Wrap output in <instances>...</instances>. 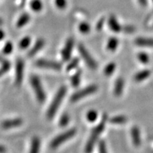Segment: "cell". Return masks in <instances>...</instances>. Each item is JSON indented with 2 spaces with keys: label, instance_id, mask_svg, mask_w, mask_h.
I'll return each mask as SVG.
<instances>
[{
  "label": "cell",
  "instance_id": "31",
  "mask_svg": "<svg viewBox=\"0 0 153 153\" xmlns=\"http://www.w3.org/2000/svg\"><path fill=\"white\" fill-rule=\"evenodd\" d=\"M55 4L57 8L63 9L67 7V0H55Z\"/></svg>",
  "mask_w": 153,
  "mask_h": 153
},
{
  "label": "cell",
  "instance_id": "1",
  "mask_svg": "<svg viewBox=\"0 0 153 153\" xmlns=\"http://www.w3.org/2000/svg\"><path fill=\"white\" fill-rule=\"evenodd\" d=\"M108 117H107V115L104 114L102 117V120L100 122V123L99 124L97 127H95L94 130L91 132L90 137H89V140H88V142L86 145L85 147V152L86 153H91L93 151V149L94 148V145L96 142L97 141V140L99 139V135H101V133L104 131V128H105V124Z\"/></svg>",
  "mask_w": 153,
  "mask_h": 153
},
{
  "label": "cell",
  "instance_id": "28",
  "mask_svg": "<svg viewBox=\"0 0 153 153\" xmlns=\"http://www.w3.org/2000/svg\"><path fill=\"white\" fill-rule=\"evenodd\" d=\"M69 121H70V118H69V116L68 114H64L61 116L60 120V126L61 127H65L68 125Z\"/></svg>",
  "mask_w": 153,
  "mask_h": 153
},
{
  "label": "cell",
  "instance_id": "19",
  "mask_svg": "<svg viewBox=\"0 0 153 153\" xmlns=\"http://www.w3.org/2000/svg\"><path fill=\"white\" fill-rule=\"evenodd\" d=\"M118 45V41L116 38H111L109 41L107 43V50L111 51V52H114L117 48Z\"/></svg>",
  "mask_w": 153,
  "mask_h": 153
},
{
  "label": "cell",
  "instance_id": "25",
  "mask_svg": "<svg viewBox=\"0 0 153 153\" xmlns=\"http://www.w3.org/2000/svg\"><path fill=\"white\" fill-rule=\"evenodd\" d=\"M97 116H98V114H97V112L94 110L89 111L87 113V120H89V122H94L95 120H97Z\"/></svg>",
  "mask_w": 153,
  "mask_h": 153
},
{
  "label": "cell",
  "instance_id": "36",
  "mask_svg": "<svg viewBox=\"0 0 153 153\" xmlns=\"http://www.w3.org/2000/svg\"><path fill=\"white\" fill-rule=\"evenodd\" d=\"M140 4L142 7H145L148 4V1L147 0H138Z\"/></svg>",
  "mask_w": 153,
  "mask_h": 153
},
{
  "label": "cell",
  "instance_id": "20",
  "mask_svg": "<svg viewBox=\"0 0 153 153\" xmlns=\"http://www.w3.org/2000/svg\"><path fill=\"white\" fill-rule=\"evenodd\" d=\"M30 7L33 11L39 12L43 9V3L41 0H32L30 2Z\"/></svg>",
  "mask_w": 153,
  "mask_h": 153
},
{
  "label": "cell",
  "instance_id": "39",
  "mask_svg": "<svg viewBox=\"0 0 153 153\" xmlns=\"http://www.w3.org/2000/svg\"><path fill=\"white\" fill-rule=\"evenodd\" d=\"M0 62H4V58L0 55Z\"/></svg>",
  "mask_w": 153,
  "mask_h": 153
},
{
  "label": "cell",
  "instance_id": "14",
  "mask_svg": "<svg viewBox=\"0 0 153 153\" xmlns=\"http://www.w3.org/2000/svg\"><path fill=\"white\" fill-rule=\"evenodd\" d=\"M135 43L140 47L153 48V38H137L135 40Z\"/></svg>",
  "mask_w": 153,
  "mask_h": 153
},
{
  "label": "cell",
  "instance_id": "24",
  "mask_svg": "<svg viewBox=\"0 0 153 153\" xmlns=\"http://www.w3.org/2000/svg\"><path fill=\"white\" fill-rule=\"evenodd\" d=\"M137 58H138L140 62L143 63V64H148L149 62V60H150L149 55L145 53H140L137 55Z\"/></svg>",
  "mask_w": 153,
  "mask_h": 153
},
{
  "label": "cell",
  "instance_id": "29",
  "mask_svg": "<svg viewBox=\"0 0 153 153\" xmlns=\"http://www.w3.org/2000/svg\"><path fill=\"white\" fill-rule=\"evenodd\" d=\"M10 68V64L9 62H4L2 66L0 68V76H2L5 72H7Z\"/></svg>",
  "mask_w": 153,
  "mask_h": 153
},
{
  "label": "cell",
  "instance_id": "38",
  "mask_svg": "<svg viewBox=\"0 0 153 153\" xmlns=\"http://www.w3.org/2000/svg\"><path fill=\"white\" fill-rule=\"evenodd\" d=\"M6 149L2 145H0V153H5Z\"/></svg>",
  "mask_w": 153,
  "mask_h": 153
},
{
  "label": "cell",
  "instance_id": "30",
  "mask_svg": "<svg viewBox=\"0 0 153 153\" xmlns=\"http://www.w3.org/2000/svg\"><path fill=\"white\" fill-rule=\"evenodd\" d=\"M78 63H79V60L77 58H74V60H72L71 62L68 64V67H67V70L68 71H70V70H73L74 68H75L76 66H77Z\"/></svg>",
  "mask_w": 153,
  "mask_h": 153
},
{
  "label": "cell",
  "instance_id": "2",
  "mask_svg": "<svg viewBox=\"0 0 153 153\" xmlns=\"http://www.w3.org/2000/svg\"><path fill=\"white\" fill-rule=\"evenodd\" d=\"M66 91L67 88L65 87H60V89L57 91L56 95L55 96L54 99H53L52 103H51V106H49L48 110L47 116L49 119H51L55 116V113L57 112L59 106L61 104V102H62L65 96Z\"/></svg>",
  "mask_w": 153,
  "mask_h": 153
},
{
  "label": "cell",
  "instance_id": "10",
  "mask_svg": "<svg viewBox=\"0 0 153 153\" xmlns=\"http://www.w3.org/2000/svg\"><path fill=\"white\" fill-rule=\"evenodd\" d=\"M23 123L22 120L20 118H15V119L12 120H4L1 123V127L4 129H9L13 128L18 127L20 126Z\"/></svg>",
  "mask_w": 153,
  "mask_h": 153
},
{
  "label": "cell",
  "instance_id": "18",
  "mask_svg": "<svg viewBox=\"0 0 153 153\" xmlns=\"http://www.w3.org/2000/svg\"><path fill=\"white\" fill-rule=\"evenodd\" d=\"M40 146H41L40 139L38 137H33V140H32L30 153H39Z\"/></svg>",
  "mask_w": 153,
  "mask_h": 153
},
{
  "label": "cell",
  "instance_id": "41",
  "mask_svg": "<svg viewBox=\"0 0 153 153\" xmlns=\"http://www.w3.org/2000/svg\"><path fill=\"white\" fill-rule=\"evenodd\" d=\"M152 1H153V0H152Z\"/></svg>",
  "mask_w": 153,
  "mask_h": 153
},
{
  "label": "cell",
  "instance_id": "11",
  "mask_svg": "<svg viewBox=\"0 0 153 153\" xmlns=\"http://www.w3.org/2000/svg\"><path fill=\"white\" fill-rule=\"evenodd\" d=\"M108 26H109V28L112 31L115 32V33H118L123 28H122L121 26H120L119 23L117 21L116 17L114 16H111L108 19Z\"/></svg>",
  "mask_w": 153,
  "mask_h": 153
},
{
  "label": "cell",
  "instance_id": "32",
  "mask_svg": "<svg viewBox=\"0 0 153 153\" xmlns=\"http://www.w3.org/2000/svg\"><path fill=\"white\" fill-rule=\"evenodd\" d=\"M12 50H13V45L11 42H8L5 44L4 47L3 51L5 54H9L12 52Z\"/></svg>",
  "mask_w": 153,
  "mask_h": 153
},
{
  "label": "cell",
  "instance_id": "17",
  "mask_svg": "<svg viewBox=\"0 0 153 153\" xmlns=\"http://www.w3.org/2000/svg\"><path fill=\"white\" fill-rule=\"evenodd\" d=\"M30 21V15L27 13H24L22 16L19 17V20L17 21L16 26L18 28H22L26 25Z\"/></svg>",
  "mask_w": 153,
  "mask_h": 153
},
{
  "label": "cell",
  "instance_id": "22",
  "mask_svg": "<svg viewBox=\"0 0 153 153\" xmlns=\"http://www.w3.org/2000/svg\"><path fill=\"white\" fill-rule=\"evenodd\" d=\"M116 70V64L114 62H111L105 67L104 74L106 76H111Z\"/></svg>",
  "mask_w": 153,
  "mask_h": 153
},
{
  "label": "cell",
  "instance_id": "3",
  "mask_svg": "<svg viewBox=\"0 0 153 153\" xmlns=\"http://www.w3.org/2000/svg\"><path fill=\"white\" fill-rule=\"evenodd\" d=\"M76 133V130L74 128L70 129L69 131L65 132L58 136L55 137L51 143V148L52 149H56L57 147L60 146L61 144L64 143L65 141L73 137Z\"/></svg>",
  "mask_w": 153,
  "mask_h": 153
},
{
  "label": "cell",
  "instance_id": "8",
  "mask_svg": "<svg viewBox=\"0 0 153 153\" xmlns=\"http://www.w3.org/2000/svg\"><path fill=\"white\" fill-rule=\"evenodd\" d=\"M24 62L22 59H19L16 65V85L19 86L24 78Z\"/></svg>",
  "mask_w": 153,
  "mask_h": 153
},
{
  "label": "cell",
  "instance_id": "40",
  "mask_svg": "<svg viewBox=\"0 0 153 153\" xmlns=\"http://www.w3.org/2000/svg\"><path fill=\"white\" fill-rule=\"evenodd\" d=\"M2 24V21H1V19H0V25H1Z\"/></svg>",
  "mask_w": 153,
  "mask_h": 153
},
{
  "label": "cell",
  "instance_id": "13",
  "mask_svg": "<svg viewBox=\"0 0 153 153\" xmlns=\"http://www.w3.org/2000/svg\"><path fill=\"white\" fill-rule=\"evenodd\" d=\"M124 88V80L122 77H119L115 82L114 93L116 97H120L122 94Z\"/></svg>",
  "mask_w": 153,
  "mask_h": 153
},
{
  "label": "cell",
  "instance_id": "23",
  "mask_svg": "<svg viewBox=\"0 0 153 153\" xmlns=\"http://www.w3.org/2000/svg\"><path fill=\"white\" fill-rule=\"evenodd\" d=\"M80 79H81V71H77L75 74L72 76L71 82L72 85L74 87H78V85H79L80 83Z\"/></svg>",
  "mask_w": 153,
  "mask_h": 153
},
{
  "label": "cell",
  "instance_id": "4",
  "mask_svg": "<svg viewBox=\"0 0 153 153\" xmlns=\"http://www.w3.org/2000/svg\"><path fill=\"white\" fill-rule=\"evenodd\" d=\"M30 84H31L32 87H33V90L35 91L38 101L40 103H43L45 101L46 97H45V91L43 90V88L42 87L39 78L36 76H31V78H30Z\"/></svg>",
  "mask_w": 153,
  "mask_h": 153
},
{
  "label": "cell",
  "instance_id": "27",
  "mask_svg": "<svg viewBox=\"0 0 153 153\" xmlns=\"http://www.w3.org/2000/svg\"><path fill=\"white\" fill-rule=\"evenodd\" d=\"M30 43V37H25L21 41L20 43H19V46L22 49H26L29 46Z\"/></svg>",
  "mask_w": 153,
  "mask_h": 153
},
{
  "label": "cell",
  "instance_id": "6",
  "mask_svg": "<svg viewBox=\"0 0 153 153\" xmlns=\"http://www.w3.org/2000/svg\"><path fill=\"white\" fill-rule=\"evenodd\" d=\"M98 89V87L95 85H92L89 86V87L85 88V89H82L77 92H76L75 94H74L72 95V98H71V101H76L79 100L84 97H87V96L91 94L96 92Z\"/></svg>",
  "mask_w": 153,
  "mask_h": 153
},
{
  "label": "cell",
  "instance_id": "12",
  "mask_svg": "<svg viewBox=\"0 0 153 153\" xmlns=\"http://www.w3.org/2000/svg\"><path fill=\"white\" fill-rule=\"evenodd\" d=\"M131 137L133 140V143L135 147L140 146L141 143L140 134V130L137 126H134L131 129Z\"/></svg>",
  "mask_w": 153,
  "mask_h": 153
},
{
  "label": "cell",
  "instance_id": "21",
  "mask_svg": "<svg viewBox=\"0 0 153 153\" xmlns=\"http://www.w3.org/2000/svg\"><path fill=\"white\" fill-rule=\"evenodd\" d=\"M128 118L124 116H116L110 119V122L114 124H123L127 122Z\"/></svg>",
  "mask_w": 153,
  "mask_h": 153
},
{
  "label": "cell",
  "instance_id": "37",
  "mask_svg": "<svg viewBox=\"0 0 153 153\" xmlns=\"http://www.w3.org/2000/svg\"><path fill=\"white\" fill-rule=\"evenodd\" d=\"M4 37V32L2 30H0V41H1Z\"/></svg>",
  "mask_w": 153,
  "mask_h": 153
},
{
  "label": "cell",
  "instance_id": "26",
  "mask_svg": "<svg viewBox=\"0 0 153 153\" xmlns=\"http://www.w3.org/2000/svg\"><path fill=\"white\" fill-rule=\"evenodd\" d=\"M79 30L82 33H89V30H90V26H89V24H87V23L83 22L79 24Z\"/></svg>",
  "mask_w": 153,
  "mask_h": 153
},
{
  "label": "cell",
  "instance_id": "9",
  "mask_svg": "<svg viewBox=\"0 0 153 153\" xmlns=\"http://www.w3.org/2000/svg\"><path fill=\"white\" fill-rule=\"evenodd\" d=\"M74 41L72 38H69L65 44V46L63 48L62 51V57L65 61L70 60L71 57L72 48H73Z\"/></svg>",
  "mask_w": 153,
  "mask_h": 153
},
{
  "label": "cell",
  "instance_id": "34",
  "mask_svg": "<svg viewBox=\"0 0 153 153\" xmlns=\"http://www.w3.org/2000/svg\"><path fill=\"white\" fill-rule=\"evenodd\" d=\"M104 21H105L104 18H101L99 19L98 22L97 23V25H96V29L99 30V31L102 29L103 26H104Z\"/></svg>",
  "mask_w": 153,
  "mask_h": 153
},
{
  "label": "cell",
  "instance_id": "5",
  "mask_svg": "<svg viewBox=\"0 0 153 153\" xmlns=\"http://www.w3.org/2000/svg\"><path fill=\"white\" fill-rule=\"evenodd\" d=\"M78 50H79V52L80 55H81V56L82 57V58H83V60L87 63L89 68H90L91 70H96L97 68V62L93 58L92 56L89 54L87 50L83 46V45H82V44L79 45Z\"/></svg>",
  "mask_w": 153,
  "mask_h": 153
},
{
  "label": "cell",
  "instance_id": "16",
  "mask_svg": "<svg viewBox=\"0 0 153 153\" xmlns=\"http://www.w3.org/2000/svg\"><path fill=\"white\" fill-rule=\"evenodd\" d=\"M151 72L148 70H145L143 71H140L134 76V80L136 82H140L144 81L147 78H148L150 76Z\"/></svg>",
  "mask_w": 153,
  "mask_h": 153
},
{
  "label": "cell",
  "instance_id": "15",
  "mask_svg": "<svg viewBox=\"0 0 153 153\" xmlns=\"http://www.w3.org/2000/svg\"><path fill=\"white\" fill-rule=\"evenodd\" d=\"M44 44H45V41L43 39H39L38 40L37 42L35 43L34 46L30 50V51L28 53V55L30 57L33 56L34 55H36L38 51H41L44 46Z\"/></svg>",
  "mask_w": 153,
  "mask_h": 153
},
{
  "label": "cell",
  "instance_id": "35",
  "mask_svg": "<svg viewBox=\"0 0 153 153\" xmlns=\"http://www.w3.org/2000/svg\"><path fill=\"white\" fill-rule=\"evenodd\" d=\"M123 30L125 32H126V33H131L135 31V28L132 26H126L123 28Z\"/></svg>",
  "mask_w": 153,
  "mask_h": 153
},
{
  "label": "cell",
  "instance_id": "7",
  "mask_svg": "<svg viewBox=\"0 0 153 153\" xmlns=\"http://www.w3.org/2000/svg\"><path fill=\"white\" fill-rule=\"evenodd\" d=\"M36 65L39 68L50 69V70H60L61 65L59 62L48 60H38L36 62Z\"/></svg>",
  "mask_w": 153,
  "mask_h": 153
},
{
  "label": "cell",
  "instance_id": "33",
  "mask_svg": "<svg viewBox=\"0 0 153 153\" xmlns=\"http://www.w3.org/2000/svg\"><path fill=\"white\" fill-rule=\"evenodd\" d=\"M99 153H107L106 143L104 140L100 141L99 144Z\"/></svg>",
  "mask_w": 153,
  "mask_h": 153
}]
</instances>
